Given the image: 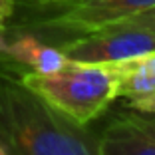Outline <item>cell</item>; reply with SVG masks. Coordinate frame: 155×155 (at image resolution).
I'll return each instance as SVG.
<instances>
[{"label": "cell", "mask_w": 155, "mask_h": 155, "mask_svg": "<svg viewBox=\"0 0 155 155\" xmlns=\"http://www.w3.org/2000/svg\"><path fill=\"white\" fill-rule=\"evenodd\" d=\"M0 155H8V153H6L4 149H2V145H0Z\"/></svg>", "instance_id": "10"}, {"label": "cell", "mask_w": 155, "mask_h": 155, "mask_svg": "<svg viewBox=\"0 0 155 155\" xmlns=\"http://www.w3.org/2000/svg\"><path fill=\"white\" fill-rule=\"evenodd\" d=\"M115 22L133 24V26H141V28H147V30L155 32V6H153V8H149V10H143V12L125 16V18H121V20H115Z\"/></svg>", "instance_id": "7"}, {"label": "cell", "mask_w": 155, "mask_h": 155, "mask_svg": "<svg viewBox=\"0 0 155 155\" xmlns=\"http://www.w3.org/2000/svg\"><path fill=\"white\" fill-rule=\"evenodd\" d=\"M153 6L155 0H14L2 34H28L60 48L100 26Z\"/></svg>", "instance_id": "2"}, {"label": "cell", "mask_w": 155, "mask_h": 155, "mask_svg": "<svg viewBox=\"0 0 155 155\" xmlns=\"http://www.w3.org/2000/svg\"><path fill=\"white\" fill-rule=\"evenodd\" d=\"M18 78L56 110L84 125L101 117L117 100L115 76L110 64H86L72 60L58 72H24L18 74Z\"/></svg>", "instance_id": "3"}, {"label": "cell", "mask_w": 155, "mask_h": 155, "mask_svg": "<svg viewBox=\"0 0 155 155\" xmlns=\"http://www.w3.org/2000/svg\"><path fill=\"white\" fill-rule=\"evenodd\" d=\"M12 10H14V0H0V34L4 30Z\"/></svg>", "instance_id": "9"}, {"label": "cell", "mask_w": 155, "mask_h": 155, "mask_svg": "<svg viewBox=\"0 0 155 155\" xmlns=\"http://www.w3.org/2000/svg\"><path fill=\"white\" fill-rule=\"evenodd\" d=\"M123 114L155 139V114H135V111H129V110H125Z\"/></svg>", "instance_id": "8"}, {"label": "cell", "mask_w": 155, "mask_h": 155, "mask_svg": "<svg viewBox=\"0 0 155 155\" xmlns=\"http://www.w3.org/2000/svg\"><path fill=\"white\" fill-rule=\"evenodd\" d=\"M115 76L117 100L135 114H155V50L110 64Z\"/></svg>", "instance_id": "5"}, {"label": "cell", "mask_w": 155, "mask_h": 155, "mask_svg": "<svg viewBox=\"0 0 155 155\" xmlns=\"http://www.w3.org/2000/svg\"><path fill=\"white\" fill-rule=\"evenodd\" d=\"M74 62L115 64L155 50V32L125 22H110L58 48Z\"/></svg>", "instance_id": "4"}, {"label": "cell", "mask_w": 155, "mask_h": 155, "mask_svg": "<svg viewBox=\"0 0 155 155\" xmlns=\"http://www.w3.org/2000/svg\"><path fill=\"white\" fill-rule=\"evenodd\" d=\"M97 135L101 155H155V139L123 111L115 114Z\"/></svg>", "instance_id": "6"}, {"label": "cell", "mask_w": 155, "mask_h": 155, "mask_svg": "<svg viewBox=\"0 0 155 155\" xmlns=\"http://www.w3.org/2000/svg\"><path fill=\"white\" fill-rule=\"evenodd\" d=\"M0 145L8 155H101L97 131L0 70Z\"/></svg>", "instance_id": "1"}]
</instances>
